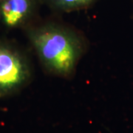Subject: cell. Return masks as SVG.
Here are the masks:
<instances>
[{
  "label": "cell",
  "instance_id": "1",
  "mask_svg": "<svg viewBox=\"0 0 133 133\" xmlns=\"http://www.w3.org/2000/svg\"><path fill=\"white\" fill-rule=\"evenodd\" d=\"M29 36L47 71L62 78L73 75L84 50L78 33L58 24H48L33 29Z\"/></svg>",
  "mask_w": 133,
  "mask_h": 133
},
{
  "label": "cell",
  "instance_id": "2",
  "mask_svg": "<svg viewBox=\"0 0 133 133\" xmlns=\"http://www.w3.org/2000/svg\"><path fill=\"white\" fill-rule=\"evenodd\" d=\"M28 62L18 51L0 44V96L11 94L22 87L30 77Z\"/></svg>",
  "mask_w": 133,
  "mask_h": 133
},
{
  "label": "cell",
  "instance_id": "3",
  "mask_svg": "<svg viewBox=\"0 0 133 133\" xmlns=\"http://www.w3.org/2000/svg\"><path fill=\"white\" fill-rule=\"evenodd\" d=\"M30 8V0H6L1 8L3 20L10 27L16 26L28 16Z\"/></svg>",
  "mask_w": 133,
  "mask_h": 133
},
{
  "label": "cell",
  "instance_id": "4",
  "mask_svg": "<svg viewBox=\"0 0 133 133\" xmlns=\"http://www.w3.org/2000/svg\"><path fill=\"white\" fill-rule=\"evenodd\" d=\"M54 6L59 9L72 10L85 7L94 0H50Z\"/></svg>",
  "mask_w": 133,
  "mask_h": 133
}]
</instances>
